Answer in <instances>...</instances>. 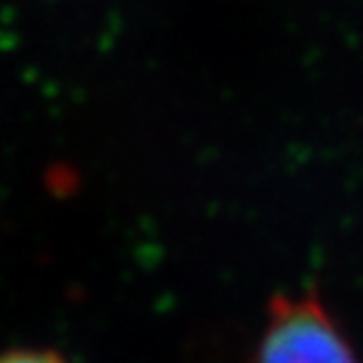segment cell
I'll use <instances>...</instances> for the list:
<instances>
[{"instance_id":"6da1fadb","label":"cell","mask_w":363,"mask_h":363,"mask_svg":"<svg viewBox=\"0 0 363 363\" xmlns=\"http://www.w3.org/2000/svg\"><path fill=\"white\" fill-rule=\"evenodd\" d=\"M250 363H358V358L315 295H280Z\"/></svg>"},{"instance_id":"7a4b0ae2","label":"cell","mask_w":363,"mask_h":363,"mask_svg":"<svg viewBox=\"0 0 363 363\" xmlns=\"http://www.w3.org/2000/svg\"><path fill=\"white\" fill-rule=\"evenodd\" d=\"M0 363H68L63 356L40 348H16V351L0 353Z\"/></svg>"}]
</instances>
